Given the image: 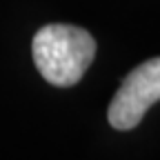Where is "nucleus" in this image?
<instances>
[{
	"instance_id": "1",
	"label": "nucleus",
	"mask_w": 160,
	"mask_h": 160,
	"mask_svg": "<svg viewBox=\"0 0 160 160\" xmlns=\"http://www.w3.org/2000/svg\"><path fill=\"white\" fill-rule=\"evenodd\" d=\"M33 62L47 82L71 87L80 82L96 56V40L73 25H47L33 36Z\"/></svg>"
},
{
	"instance_id": "2",
	"label": "nucleus",
	"mask_w": 160,
	"mask_h": 160,
	"mask_svg": "<svg viewBox=\"0 0 160 160\" xmlns=\"http://www.w3.org/2000/svg\"><path fill=\"white\" fill-rule=\"evenodd\" d=\"M160 100V58L145 60L138 65L116 91L107 118L118 131H129L138 127L147 109Z\"/></svg>"
}]
</instances>
